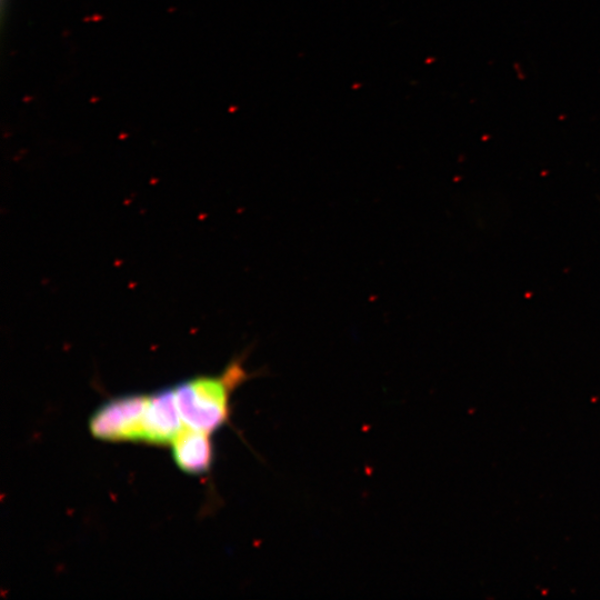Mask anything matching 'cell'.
<instances>
[{
	"instance_id": "cell-1",
	"label": "cell",
	"mask_w": 600,
	"mask_h": 600,
	"mask_svg": "<svg viewBox=\"0 0 600 600\" xmlns=\"http://www.w3.org/2000/svg\"><path fill=\"white\" fill-rule=\"evenodd\" d=\"M249 377L239 357L219 376L192 378L176 386L173 390L184 426L209 434L221 428L229 420L231 394Z\"/></svg>"
},
{
	"instance_id": "cell-2",
	"label": "cell",
	"mask_w": 600,
	"mask_h": 600,
	"mask_svg": "<svg viewBox=\"0 0 600 600\" xmlns=\"http://www.w3.org/2000/svg\"><path fill=\"white\" fill-rule=\"evenodd\" d=\"M148 397H120L101 406L90 418L93 437L108 441L141 440V428Z\"/></svg>"
},
{
	"instance_id": "cell-3",
	"label": "cell",
	"mask_w": 600,
	"mask_h": 600,
	"mask_svg": "<svg viewBox=\"0 0 600 600\" xmlns=\"http://www.w3.org/2000/svg\"><path fill=\"white\" fill-rule=\"evenodd\" d=\"M184 428L173 389L150 394L142 418L141 441L171 443Z\"/></svg>"
},
{
	"instance_id": "cell-4",
	"label": "cell",
	"mask_w": 600,
	"mask_h": 600,
	"mask_svg": "<svg viewBox=\"0 0 600 600\" xmlns=\"http://www.w3.org/2000/svg\"><path fill=\"white\" fill-rule=\"evenodd\" d=\"M178 467L191 474L207 472L213 460V447L209 433L184 426L171 442Z\"/></svg>"
}]
</instances>
